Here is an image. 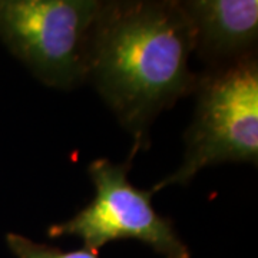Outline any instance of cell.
Instances as JSON below:
<instances>
[{"mask_svg":"<svg viewBox=\"0 0 258 258\" xmlns=\"http://www.w3.org/2000/svg\"><path fill=\"white\" fill-rule=\"evenodd\" d=\"M189 22L194 52L217 69L257 55V0H179Z\"/></svg>","mask_w":258,"mask_h":258,"instance_id":"obj_5","label":"cell"},{"mask_svg":"<svg viewBox=\"0 0 258 258\" xmlns=\"http://www.w3.org/2000/svg\"><path fill=\"white\" fill-rule=\"evenodd\" d=\"M191 53L192 32L179 0L102 2L86 82L134 137V152L151 145L149 129L158 115L195 91Z\"/></svg>","mask_w":258,"mask_h":258,"instance_id":"obj_1","label":"cell"},{"mask_svg":"<svg viewBox=\"0 0 258 258\" xmlns=\"http://www.w3.org/2000/svg\"><path fill=\"white\" fill-rule=\"evenodd\" d=\"M101 0H0V39L49 88L86 82V59Z\"/></svg>","mask_w":258,"mask_h":258,"instance_id":"obj_3","label":"cell"},{"mask_svg":"<svg viewBox=\"0 0 258 258\" xmlns=\"http://www.w3.org/2000/svg\"><path fill=\"white\" fill-rule=\"evenodd\" d=\"M194 93L197 102L184 134V161L151 188L152 194L169 185H188L208 166L258 165L257 55L198 74Z\"/></svg>","mask_w":258,"mask_h":258,"instance_id":"obj_2","label":"cell"},{"mask_svg":"<svg viewBox=\"0 0 258 258\" xmlns=\"http://www.w3.org/2000/svg\"><path fill=\"white\" fill-rule=\"evenodd\" d=\"M137 155L131 149L128 161L113 164L98 158L88 166L95 197L68 221L47 228L50 238L76 237L83 248L99 252L112 241L137 240L164 258H191L189 248L178 235L174 221L155 211L152 191L131 184L128 172Z\"/></svg>","mask_w":258,"mask_h":258,"instance_id":"obj_4","label":"cell"},{"mask_svg":"<svg viewBox=\"0 0 258 258\" xmlns=\"http://www.w3.org/2000/svg\"><path fill=\"white\" fill-rule=\"evenodd\" d=\"M6 242L16 258H99V252L92 249L81 248L75 251H63L53 245L29 240L15 232H9L6 235Z\"/></svg>","mask_w":258,"mask_h":258,"instance_id":"obj_6","label":"cell"}]
</instances>
